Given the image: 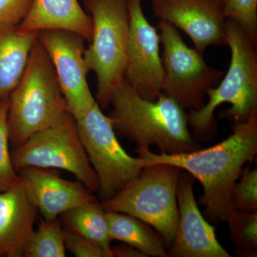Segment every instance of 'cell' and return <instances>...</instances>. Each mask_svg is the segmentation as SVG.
I'll return each instance as SVG.
<instances>
[{"instance_id":"obj_1","label":"cell","mask_w":257,"mask_h":257,"mask_svg":"<svg viewBox=\"0 0 257 257\" xmlns=\"http://www.w3.org/2000/svg\"><path fill=\"white\" fill-rule=\"evenodd\" d=\"M142 167L167 164L186 170L203 187L201 205L211 222L226 221L235 211L231 203L233 187L241 176L243 166L257 154V111L246 121L234 123L232 134L221 143L195 151L160 154L150 149H136Z\"/></svg>"},{"instance_id":"obj_2","label":"cell","mask_w":257,"mask_h":257,"mask_svg":"<svg viewBox=\"0 0 257 257\" xmlns=\"http://www.w3.org/2000/svg\"><path fill=\"white\" fill-rule=\"evenodd\" d=\"M109 116L115 131L136 144L138 148L156 146L160 152L179 154L202 147L192 138L185 109L170 96L162 94L148 100L125 82L111 92Z\"/></svg>"},{"instance_id":"obj_3","label":"cell","mask_w":257,"mask_h":257,"mask_svg":"<svg viewBox=\"0 0 257 257\" xmlns=\"http://www.w3.org/2000/svg\"><path fill=\"white\" fill-rule=\"evenodd\" d=\"M226 45L231 51V60L226 75L218 86L207 91L209 101L198 110H189L188 123L199 140H210L215 135L214 111L224 103L231 108L221 116L234 123L246 121L257 111L256 45L233 20H226Z\"/></svg>"},{"instance_id":"obj_4","label":"cell","mask_w":257,"mask_h":257,"mask_svg":"<svg viewBox=\"0 0 257 257\" xmlns=\"http://www.w3.org/2000/svg\"><path fill=\"white\" fill-rule=\"evenodd\" d=\"M67 112L53 65L37 38L21 79L9 97L10 145L14 150L18 148L32 135L55 124Z\"/></svg>"},{"instance_id":"obj_5","label":"cell","mask_w":257,"mask_h":257,"mask_svg":"<svg viewBox=\"0 0 257 257\" xmlns=\"http://www.w3.org/2000/svg\"><path fill=\"white\" fill-rule=\"evenodd\" d=\"M92 21V35L84 51L88 69L96 74V99L107 108L111 92L124 80L130 16L127 0H83Z\"/></svg>"},{"instance_id":"obj_6","label":"cell","mask_w":257,"mask_h":257,"mask_svg":"<svg viewBox=\"0 0 257 257\" xmlns=\"http://www.w3.org/2000/svg\"><path fill=\"white\" fill-rule=\"evenodd\" d=\"M182 173V169L167 164L147 166L101 206L104 211L124 213L153 226L170 246L178 225L177 191Z\"/></svg>"},{"instance_id":"obj_7","label":"cell","mask_w":257,"mask_h":257,"mask_svg":"<svg viewBox=\"0 0 257 257\" xmlns=\"http://www.w3.org/2000/svg\"><path fill=\"white\" fill-rule=\"evenodd\" d=\"M11 155L18 172L30 167L59 169L75 176L90 192L99 190V180L83 147L77 121L68 111L55 124L30 137Z\"/></svg>"},{"instance_id":"obj_8","label":"cell","mask_w":257,"mask_h":257,"mask_svg":"<svg viewBox=\"0 0 257 257\" xmlns=\"http://www.w3.org/2000/svg\"><path fill=\"white\" fill-rule=\"evenodd\" d=\"M158 28L164 47L162 94L184 109L198 110L205 104L207 91L217 85L224 73L208 65L203 53L189 47L173 25L160 21Z\"/></svg>"},{"instance_id":"obj_9","label":"cell","mask_w":257,"mask_h":257,"mask_svg":"<svg viewBox=\"0 0 257 257\" xmlns=\"http://www.w3.org/2000/svg\"><path fill=\"white\" fill-rule=\"evenodd\" d=\"M77 121L79 136L99 180V197L107 200L136 179L143 167L130 156L116 138L112 121L97 101Z\"/></svg>"},{"instance_id":"obj_10","label":"cell","mask_w":257,"mask_h":257,"mask_svg":"<svg viewBox=\"0 0 257 257\" xmlns=\"http://www.w3.org/2000/svg\"><path fill=\"white\" fill-rule=\"evenodd\" d=\"M39 40L50 57L67 105L76 120L83 117L96 102L87 82L84 37L64 30H46Z\"/></svg>"},{"instance_id":"obj_11","label":"cell","mask_w":257,"mask_h":257,"mask_svg":"<svg viewBox=\"0 0 257 257\" xmlns=\"http://www.w3.org/2000/svg\"><path fill=\"white\" fill-rule=\"evenodd\" d=\"M130 29L124 79L139 95L154 101L162 94L160 34L144 13L142 0H127Z\"/></svg>"},{"instance_id":"obj_12","label":"cell","mask_w":257,"mask_h":257,"mask_svg":"<svg viewBox=\"0 0 257 257\" xmlns=\"http://www.w3.org/2000/svg\"><path fill=\"white\" fill-rule=\"evenodd\" d=\"M154 15L182 30L203 52L226 45L224 0H148Z\"/></svg>"},{"instance_id":"obj_13","label":"cell","mask_w":257,"mask_h":257,"mask_svg":"<svg viewBox=\"0 0 257 257\" xmlns=\"http://www.w3.org/2000/svg\"><path fill=\"white\" fill-rule=\"evenodd\" d=\"M194 178L182 173L177 186L178 225L170 249L172 257H231L218 241L215 228L203 216L194 194Z\"/></svg>"},{"instance_id":"obj_14","label":"cell","mask_w":257,"mask_h":257,"mask_svg":"<svg viewBox=\"0 0 257 257\" xmlns=\"http://www.w3.org/2000/svg\"><path fill=\"white\" fill-rule=\"evenodd\" d=\"M18 172L29 197L45 220H55L72 208L97 201L80 182L60 178L45 169L30 167Z\"/></svg>"},{"instance_id":"obj_15","label":"cell","mask_w":257,"mask_h":257,"mask_svg":"<svg viewBox=\"0 0 257 257\" xmlns=\"http://www.w3.org/2000/svg\"><path fill=\"white\" fill-rule=\"evenodd\" d=\"M37 212L21 180L0 192V257H23Z\"/></svg>"},{"instance_id":"obj_16","label":"cell","mask_w":257,"mask_h":257,"mask_svg":"<svg viewBox=\"0 0 257 257\" xmlns=\"http://www.w3.org/2000/svg\"><path fill=\"white\" fill-rule=\"evenodd\" d=\"M18 30L23 33L64 30L81 35L89 42L92 21L78 0H34Z\"/></svg>"},{"instance_id":"obj_17","label":"cell","mask_w":257,"mask_h":257,"mask_svg":"<svg viewBox=\"0 0 257 257\" xmlns=\"http://www.w3.org/2000/svg\"><path fill=\"white\" fill-rule=\"evenodd\" d=\"M39 33H23L18 27L0 28V103L9 99L26 67Z\"/></svg>"},{"instance_id":"obj_18","label":"cell","mask_w":257,"mask_h":257,"mask_svg":"<svg viewBox=\"0 0 257 257\" xmlns=\"http://www.w3.org/2000/svg\"><path fill=\"white\" fill-rule=\"evenodd\" d=\"M111 240L130 245L146 256L167 257L158 236L144 221L124 213L105 211Z\"/></svg>"},{"instance_id":"obj_19","label":"cell","mask_w":257,"mask_h":257,"mask_svg":"<svg viewBox=\"0 0 257 257\" xmlns=\"http://www.w3.org/2000/svg\"><path fill=\"white\" fill-rule=\"evenodd\" d=\"M61 219L65 229L92 240L112 253L105 211L98 200L72 208L61 214Z\"/></svg>"},{"instance_id":"obj_20","label":"cell","mask_w":257,"mask_h":257,"mask_svg":"<svg viewBox=\"0 0 257 257\" xmlns=\"http://www.w3.org/2000/svg\"><path fill=\"white\" fill-rule=\"evenodd\" d=\"M66 256L62 221L44 220L33 230L24 251L23 257Z\"/></svg>"},{"instance_id":"obj_21","label":"cell","mask_w":257,"mask_h":257,"mask_svg":"<svg viewBox=\"0 0 257 257\" xmlns=\"http://www.w3.org/2000/svg\"><path fill=\"white\" fill-rule=\"evenodd\" d=\"M231 239L236 245L235 252L246 256H256L257 213L234 211L226 219Z\"/></svg>"},{"instance_id":"obj_22","label":"cell","mask_w":257,"mask_h":257,"mask_svg":"<svg viewBox=\"0 0 257 257\" xmlns=\"http://www.w3.org/2000/svg\"><path fill=\"white\" fill-rule=\"evenodd\" d=\"M9 99L0 103V192L8 190L20 182L13 166L10 152L8 113Z\"/></svg>"},{"instance_id":"obj_23","label":"cell","mask_w":257,"mask_h":257,"mask_svg":"<svg viewBox=\"0 0 257 257\" xmlns=\"http://www.w3.org/2000/svg\"><path fill=\"white\" fill-rule=\"evenodd\" d=\"M241 175L231 190L233 207L238 212H255L257 210V170H251L246 167Z\"/></svg>"},{"instance_id":"obj_24","label":"cell","mask_w":257,"mask_h":257,"mask_svg":"<svg viewBox=\"0 0 257 257\" xmlns=\"http://www.w3.org/2000/svg\"><path fill=\"white\" fill-rule=\"evenodd\" d=\"M226 19L238 24L254 45L257 44V0H224Z\"/></svg>"},{"instance_id":"obj_25","label":"cell","mask_w":257,"mask_h":257,"mask_svg":"<svg viewBox=\"0 0 257 257\" xmlns=\"http://www.w3.org/2000/svg\"><path fill=\"white\" fill-rule=\"evenodd\" d=\"M64 244L77 257H113L112 253L82 235L64 228Z\"/></svg>"},{"instance_id":"obj_26","label":"cell","mask_w":257,"mask_h":257,"mask_svg":"<svg viewBox=\"0 0 257 257\" xmlns=\"http://www.w3.org/2000/svg\"><path fill=\"white\" fill-rule=\"evenodd\" d=\"M34 0H0V28L18 27L28 14Z\"/></svg>"},{"instance_id":"obj_27","label":"cell","mask_w":257,"mask_h":257,"mask_svg":"<svg viewBox=\"0 0 257 257\" xmlns=\"http://www.w3.org/2000/svg\"><path fill=\"white\" fill-rule=\"evenodd\" d=\"M113 256L116 257H147L136 248L126 243L111 248Z\"/></svg>"}]
</instances>
